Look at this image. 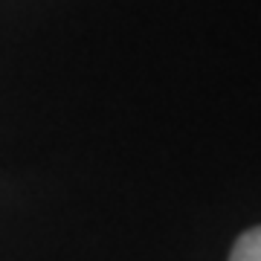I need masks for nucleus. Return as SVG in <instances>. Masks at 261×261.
Listing matches in <instances>:
<instances>
[{
  "label": "nucleus",
  "instance_id": "1",
  "mask_svg": "<svg viewBox=\"0 0 261 261\" xmlns=\"http://www.w3.org/2000/svg\"><path fill=\"white\" fill-rule=\"evenodd\" d=\"M229 261H261V226L247 229V232L235 241Z\"/></svg>",
  "mask_w": 261,
  "mask_h": 261
}]
</instances>
